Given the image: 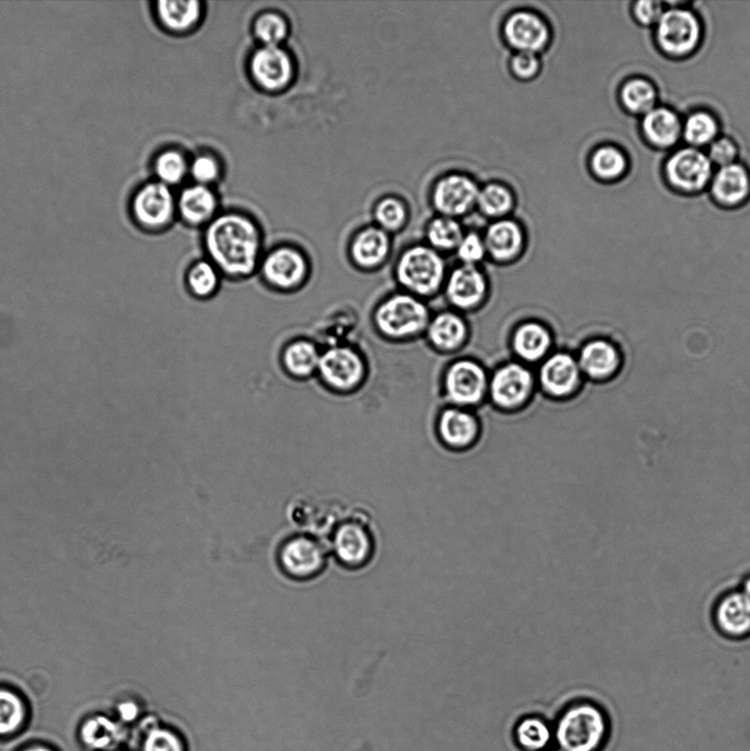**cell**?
I'll return each mask as SVG.
<instances>
[{
    "instance_id": "obj_16",
    "label": "cell",
    "mask_w": 750,
    "mask_h": 751,
    "mask_svg": "<svg viewBox=\"0 0 750 751\" xmlns=\"http://www.w3.org/2000/svg\"><path fill=\"white\" fill-rule=\"evenodd\" d=\"M508 43L520 53L534 54L541 51L549 38L545 23L534 14L520 12L508 19L505 25Z\"/></svg>"
},
{
    "instance_id": "obj_13",
    "label": "cell",
    "mask_w": 750,
    "mask_h": 751,
    "mask_svg": "<svg viewBox=\"0 0 750 751\" xmlns=\"http://www.w3.org/2000/svg\"><path fill=\"white\" fill-rule=\"evenodd\" d=\"M251 71L262 88L277 91L290 83L293 66L287 52L278 46H266L255 54Z\"/></svg>"
},
{
    "instance_id": "obj_23",
    "label": "cell",
    "mask_w": 750,
    "mask_h": 751,
    "mask_svg": "<svg viewBox=\"0 0 750 751\" xmlns=\"http://www.w3.org/2000/svg\"><path fill=\"white\" fill-rule=\"evenodd\" d=\"M443 440L452 448H464L477 437L478 424L475 418L459 410L446 411L439 423Z\"/></svg>"
},
{
    "instance_id": "obj_25",
    "label": "cell",
    "mask_w": 750,
    "mask_h": 751,
    "mask_svg": "<svg viewBox=\"0 0 750 751\" xmlns=\"http://www.w3.org/2000/svg\"><path fill=\"white\" fill-rule=\"evenodd\" d=\"M389 250L390 242L387 234L377 228H369L357 236L351 254L357 265L372 268L383 262Z\"/></svg>"
},
{
    "instance_id": "obj_22",
    "label": "cell",
    "mask_w": 750,
    "mask_h": 751,
    "mask_svg": "<svg viewBox=\"0 0 750 751\" xmlns=\"http://www.w3.org/2000/svg\"><path fill=\"white\" fill-rule=\"evenodd\" d=\"M642 131L649 143L665 149L679 142L683 127L674 112L661 108L653 109L645 115Z\"/></svg>"
},
{
    "instance_id": "obj_18",
    "label": "cell",
    "mask_w": 750,
    "mask_h": 751,
    "mask_svg": "<svg viewBox=\"0 0 750 751\" xmlns=\"http://www.w3.org/2000/svg\"><path fill=\"white\" fill-rule=\"evenodd\" d=\"M580 373L577 360L568 354H557L541 367L540 382L550 395L567 396L579 385Z\"/></svg>"
},
{
    "instance_id": "obj_9",
    "label": "cell",
    "mask_w": 750,
    "mask_h": 751,
    "mask_svg": "<svg viewBox=\"0 0 750 751\" xmlns=\"http://www.w3.org/2000/svg\"><path fill=\"white\" fill-rule=\"evenodd\" d=\"M318 371L329 386L346 391L360 384L366 369L357 351L348 347H333L321 356Z\"/></svg>"
},
{
    "instance_id": "obj_5",
    "label": "cell",
    "mask_w": 750,
    "mask_h": 751,
    "mask_svg": "<svg viewBox=\"0 0 750 751\" xmlns=\"http://www.w3.org/2000/svg\"><path fill=\"white\" fill-rule=\"evenodd\" d=\"M657 42L664 54L684 57L692 54L701 40V26L696 16L682 9L670 10L657 24Z\"/></svg>"
},
{
    "instance_id": "obj_26",
    "label": "cell",
    "mask_w": 750,
    "mask_h": 751,
    "mask_svg": "<svg viewBox=\"0 0 750 751\" xmlns=\"http://www.w3.org/2000/svg\"><path fill=\"white\" fill-rule=\"evenodd\" d=\"M522 232L512 222H499L488 232L486 247L497 260H507L516 256L522 248Z\"/></svg>"
},
{
    "instance_id": "obj_20",
    "label": "cell",
    "mask_w": 750,
    "mask_h": 751,
    "mask_svg": "<svg viewBox=\"0 0 750 751\" xmlns=\"http://www.w3.org/2000/svg\"><path fill=\"white\" fill-rule=\"evenodd\" d=\"M485 291L483 274L467 265L452 272L447 285V295L451 303L463 310L475 306L484 298Z\"/></svg>"
},
{
    "instance_id": "obj_40",
    "label": "cell",
    "mask_w": 750,
    "mask_h": 751,
    "mask_svg": "<svg viewBox=\"0 0 750 751\" xmlns=\"http://www.w3.org/2000/svg\"><path fill=\"white\" fill-rule=\"evenodd\" d=\"M428 237L435 247L446 250L458 247L463 239L459 224L449 218L436 220L429 227Z\"/></svg>"
},
{
    "instance_id": "obj_47",
    "label": "cell",
    "mask_w": 750,
    "mask_h": 751,
    "mask_svg": "<svg viewBox=\"0 0 750 751\" xmlns=\"http://www.w3.org/2000/svg\"><path fill=\"white\" fill-rule=\"evenodd\" d=\"M634 14L641 25H657L663 15L662 5L659 2H638L635 4Z\"/></svg>"
},
{
    "instance_id": "obj_46",
    "label": "cell",
    "mask_w": 750,
    "mask_h": 751,
    "mask_svg": "<svg viewBox=\"0 0 750 751\" xmlns=\"http://www.w3.org/2000/svg\"><path fill=\"white\" fill-rule=\"evenodd\" d=\"M191 171L193 178L203 186L209 184L219 178L220 167L216 160L204 156L194 161Z\"/></svg>"
},
{
    "instance_id": "obj_1",
    "label": "cell",
    "mask_w": 750,
    "mask_h": 751,
    "mask_svg": "<svg viewBox=\"0 0 750 751\" xmlns=\"http://www.w3.org/2000/svg\"><path fill=\"white\" fill-rule=\"evenodd\" d=\"M213 265L233 278L251 276L259 261L260 235L253 222L239 215L217 218L206 233Z\"/></svg>"
},
{
    "instance_id": "obj_10",
    "label": "cell",
    "mask_w": 750,
    "mask_h": 751,
    "mask_svg": "<svg viewBox=\"0 0 750 751\" xmlns=\"http://www.w3.org/2000/svg\"><path fill=\"white\" fill-rule=\"evenodd\" d=\"M325 560L324 547L315 538L309 536L291 538L280 552L283 570L295 579L315 576L324 569Z\"/></svg>"
},
{
    "instance_id": "obj_43",
    "label": "cell",
    "mask_w": 750,
    "mask_h": 751,
    "mask_svg": "<svg viewBox=\"0 0 750 751\" xmlns=\"http://www.w3.org/2000/svg\"><path fill=\"white\" fill-rule=\"evenodd\" d=\"M376 215L380 225L390 231L400 228L406 218L404 205L394 199L381 202Z\"/></svg>"
},
{
    "instance_id": "obj_15",
    "label": "cell",
    "mask_w": 750,
    "mask_h": 751,
    "mask_svg": "<svg viewBox=\"0 0 750 751\" xmlns=\"http://www.w3.org/2000/svg\"><path fill=\"white\" fill-rule=\"evenodd\" d=\"M580 370L595 381L613 379L620 370L623 359L618 348L611 341L596 339L581 350Z\"/></svg>"
},
{
    "instance_id": "obj_17",
    "label": "cell",
    "mask_w": 750,
    "mask_h": 751,
    "mask_svg": "<svg viewBox=\"0 0 750 751\" xmlns=\"http://www.w3.org/2000/svg\"><path fill=\"white\" fill-rule=\"evenodd\" d=\"M478 197V188L470 179L452 176L438 183L434 199L441 213L457 216L469 211Z\"/></svg>"
},
{
    "instance_id": "obj_7",
    "label": "cell",
    "mask_w": 750,
    "mask_h": 751,
    "mask_svg": "<svg viewBox=\"0 0 750 751\" xmlns=\"http://www.w3.org/2000/svg\"><path fill=\"white\" fill-rule=\"evenodd\" d=\"M669 183L683 193H697L709 182L713 166L708 157L694 148L675 153L667 162Z\"/></svg>"
},
{
    "instance_id": "obj_21",
    "label": "cell",
    "mask_w": 750,
    "mask_h": 751,
    "mask_svg": "<svg viewBox=\"0 0 750 751\" xmlns=\"http://www.w3.org/2000/svg\"><path fill=\"white\" fill-rule=\"evenodd\" d=\"M716 621L728 636L740 637L750 632V598L742 592L724 597L716 609Z\"/></svg>"
},
{
    "instance_id": "obj_49",
    "label": "cell",
    "mask_w": 750,
    "mask_h": 751,
    "mask_svg": "<svg viewBox=\"0 0 750 751\" xmlns=\"http://www.w3.org/2000/svg\"><path fill=\"white\" fill-rule=\"evenodd\" d=\"M122 719L126 722L133 721L139 714L138 706L133 702H124L119 706Z\"/></svg>"
},
{
    "instance_id": "obj_12",
    "label": "cell",
    "mask_w": 750,
    "mask_h": 751,
    "mask_svg": "<svg viewBox=\"0 0 750 751\" xmlns=\"http://www.w3.org/2000/svg\"><path fill=\"white\" fill-rule=\"evenodd\" d=\"M262 272L266 280L275 287L291 290L305 280L307 262L300 251L284 247L272 251L266 258Z\"/></svg>"
},
{
    "instance_id": "obj_34",
    "label": "cell",
    "mask_w": 750,
    "mask_h": 751,
    "mask_svg": "<svg viewBox=\"0 0 750 751\" xmlns=\"http://www.w3.org/2000/svg\"><path fill=\"white\" fill-rule=\"evenodd\" d=\"M551 730L540 718L527 717L516 728V739L519 746L527 751L544 750L550 739Z\"/></svg>"
},
{
    "instance_id": "obj_45",
    "label": "cell",
    "mask_w": 750,
    "mask_h": 751,
    "mask_svg": "<svg viewBox=\"0 0 750 751\" xmlns=\"http://www.w3.org/2000/svg\"><path fill=\"white\" fill-rule=\"evenodd\" d=\"M484 251L485 247L482 240L473 234L463 238L458 246V255L467 266H472L480 261L484 256Z\"/></svg>"
},
{
    "instance_id": "obj_39",
    "label": "cell",
    "mask_w": 750,
    "mask_h": 751,
    "mask_svg": "<svg viewBox=\"0 0 750 751\" xmlns=\"http://www.w3.org/2000/svg\"><path fill=\"white\" fill-rule=\"evenodd\" d=\"M158 182L168 187L180 183L187 173V162L177 152L161 154L155 164Z\"/></svg>"
},
{
    "instance_id": "obj_37",
    "label": "cell",
    "mask_w": 750,
    "mask_h": 751,
    "mask_svg": "<svg viewBox=\"0 0 750 751\" xmlns=\"http://www.w3.org/2000/svg\"><path fill=\"white\" fill-rule=\"evenodd\" d=\"M143 751H188L184 738L176 730L154 725L146 731Z\"/></svg>"
},
{
    "instance_id": "obj_8",
    "label": "cell",
    "mask_w": 750,
    "mask_h": 751,
    "mask_svg": "<svg viewBox=\"0 0 750 751\" xmlns=\"http://www.w3.org/2000/svg\"><path fill=\"white\" fill-rule=\"evenodd\" d=\"M333 545L337 559L352 569L367 565L376 553V538L362 520L342 524L335 531Z\"/></svg>"
},
{
    "instance_id": "obj_38",
    "label": "cell",
    "mask_w": 750,
    "mask_h": 751,
    "mask_svg": "<svg viewBox=\"0 0 750 751\" xmlns=\"http://www.w3.org/2000/svg\"><path fill=\"white\" fill-rule=\"evenodd\" d=\"M188 283L191 291L197 296H211L215 293L220 284L217 268L209 261L195 264L188 274Z\"/></svg>"
},
{
    "instance_id": "obj_36",
    "label": "cell",
    "mask_w": 750,
    "mask_h": 751,
    "mask_svg": "<svg viewBox=\"0 0 750 751\" xmlns=\"http://www.w3.org/2000/svg\"><path fill=\"white\" fill-rule=\"evenodd\" d=\"M592 169L601 179L614 180L626 172L627 160L618 149L603 147L593 155Z\"/></svg>"
},
{
    "instance_id": "obj_27",
    "label": "cell",
    "mask_w": 750,
    "mask_h": 751,
    "mask_svg": "<svg viewBox=\"0 0 750 751\" xmlns=\"http://www.w3.org/2000/svg\"><path fill=\"white\" fill-rule=\"evenodd\" d=\"M550 335L539 324L529 323L520 326L514 336V349L524 360L534 362L539 360L550 347Z\"/></svg>"
},
{
    "instance_id": "obj_50",
    "label": "cell",
    "mask_w": 750,
    "mask_h": 751,
    "mask_svg": "<svg viewBox=\"0 0 750 751\" xmlns=\"http://www.w3.org/2000/svg\"><path fill=\"white\" fill-rule=\"evenodd\" d=\"M742 593L750 598V579L745 582Z\"/></svg>"
},
{
    "instance_id": "obj_28",
    "label": "cell",
    "mask_w": 750,
    "mask_h": 751,
    "mask_svg": "<svg viewBox=\"0 0 750 751\" xmlns=\"http://www.w3.org/2000/svg\"><path fill=\"white\" fill-rule=\"evenodd\" d=\"M179 208L188 222L201 224L213 215L216 209V200L208 188L203 186L193 187L183 191Z\"/></svg>"
},
{
    "instance_id": "obj_19",
    "label": "cell",
    "mask_w": 750,
    "mask_h": 751,
    "mask_svg": "<svg viewBox=\"0 0 750 751\" xmlns=\"http://www.w3.org/2000/svg\"><path fill=\"white\" fill-rule=\"evenodd\" d=\"M712 194L726 206L745 202L750 195V176L745 167L732 164L720 168L712 182Z\"/></svg>"
},
{
    "instance_id": "obj_6",
    "label": "cell",
    "mask_w": 750,
    "mask_h": 751,
    "mask_svg": "<svg viewBox=\"0 0 750 751\" xmlns=\"http://www.w3.org/2000/svg\"><path fill=\"white\" fill-rule=\"evenodd\" d=\"M175 198L168 186L150 182L134 194L132 215L136 224L147 231L166 227L175 213Z\"/></svg>"
},
{
    "instance_id": "obj_14",
    "label": "cell",
    "mask_w": 750,
    "mask_h": 751,
    "mask_svg": "<svg viewBox=\"0 0 750 751\" xmlns=\"http://www.w3.org/2000/svg\"><path fill=\"white\" fill-rule=\"evenodd\" d=\"M533 388L530 372L520 365L510 363L496 371L491 382L493 401L503 407L522 404Z\"/></svg>"
},
{
    "instance_id": "obj_4",
    "label": "cell",
    "mask_w": 750,
    "mask_h": 751,
    "mask_svg": "<svg viewBox=\"0 0 750 751\" xmlns=\"http://www.w3.org/2000/svg\"><path fill=\"white\" fill-rule=\"evenodd\" d=\"M444 274L443 259L432 249L424 247L406 251L398 267L400 282L418 294L434 293L440 287Z\"/></svg>"
},
{
    "instance_id": "obj_52",
    "label": "cell",
    "mask_w": 750,
    "mask_h": 751,
    "mask_svg": "<svg viewBox=\"0 0 750 751\" xmlns=\"http://www.w3.org/2000/svg\"><path fill=\"white\" fill-rule=\"evenodd\" d=\"M549 751H562V750L560 749V750H549Z\"/></svg>"
},
{
    "instance_id": "obj_24",
    "label": "cell",
    "mask_w": 750,
    "mask_h": 751,
    "mask_svg": "<svg viewBox=\"0 0 750 751\" xmlns=\"http://www.w3.org/2000/svg\"><path fill=\"white\" fill-rule=\"evenodd\" d=\"M83 742L94 750H109L124 738L123 726L114 719L98 715L88 719L81 728Z\"/></svg>"
},
{
    "instance_id": "obj_42",
    "label": "cell",
    "mask_w": 750,
    "mask_h": 751,
    "mask_svg": "<svg viewBox=\"0 0 750 751\" xmlns=\"http://www.w3.org/2000/svg\"><path fill=\"white\" fill-rule=\"evenodd\" d=\"M255 31L267 46H278L287 37L288 27L280 16L267 14L257 21Z\"/></svg>"
},
{
    "instance_id": "obj_32",
    "label": "cell",
    "mask_w": 750,
    "mask_h": 751,
    "mask_svg": "<svg viewBox=\"0 0 750 751\" xmlns=\"http://www.w3.org/2000/svg\"><path fill=\"white\" fill-rule=\"evenodd\" d=\"M626 109L638 115H646L654 109L657 94L651 83L641 79L628 81L620 93Z\"/></svg>"
},
{
    "instance_id": "obj_11",
    "label": "cell",
    "mask_w": 750,
    "mask_h": 751,
    "mask_svg": "<svg viewBox=\"0 0 750 751\" xmlns=\"http://www.w3.org/2000/svg\"><path fill=\"white\" fill-rule=\"evenodd\" d=\"M449 399L459 405L478 403L486 389L484 370L475 362L462 360L455 363L446 377Z\"/></svg>"
},
{
    "instance_id": "obj_31",
    "label": "cell",
    "mask_w": 750,
    "mask_h": 751,
    "mask_svg": "<svg viewBox=\"0 0 750 751\" xmlns=\"http://www.w3.org/2000/svg\"><path fill=\"white\" fill-rule=\"evenodd\" d=\"M321 356L313 343L298 340L287 348L284 365L295 377L306 378L318 370Z\"/></svg>"
},
{
    "instance_id": "obj_41",
    "label": "cell",
    "mask_w": 750,
    "mask_h": 751,
    "mask_svg": "<svg viewBox=\"0 0 750 751\" xmlns=\"http://www.w3.org/2000/svg\"><path fill=\"white\" fill-rule=\"evenodd\" d=\"M478 202L482 211L490 216H501L507 213L513 199L510 191L499 184H491L479 193Z\"/></svg>"
},
{
    "instance_id": "obj_30",
    "label": "cell",
    "mask_w": 750,
    "mask_h": 751,
    "mask_svg": "<svg viewBox=\"0 0 750 751\" xmlns=\"http://www.w3.org/2000/svg\"><path fill=\"white\" fill-rule=\"evenodd\" d=\"M467 335L463 321L451 313L438 315L428 327V336L435 346L444 350L455 349Z\"/></svg>"
},
{
    "instance_id": "obj_51",
    "label": "cell",
    "mask_w": 750,
    "mask_h": 751,
    "mask_svg": "<svg viewBox=\"0 0 750 751\" xmlns=\"http://www.w3.org/2000/svg\"><path fill=\"white\" fill-rule=\"evenodd\" d=\"M25 751H52V750H49L47 748H43V747H36V748L27 749Z\"/></svg>"
},
{
    "instance_id": "obj_29",
    "label": "cell",
    "mask_w": 750,
    "mask_h": 751,
    "mask_svg": "<svg viewBox=\"0 0 750 751\" xmlns=\"http://www.w3.org/2000/svg\"><path fill=\"white\" fill-rule=\"evenodd\" d=\"M157 13L163 25L172 31H184L193 26L201 15L199 2H183V0H166L157 4Z\"/></svg>"
},
{
    "instance_id": "obj_2",
    "label": "cell",
    "mask_w": 750,
    "mask_h": 751,
    "mask_svg": "<svg viewBox=\"0 0 750 751\" xmlns=\"http://www.w3.org/2000/svg\"><path fill=\"white\" fill-rule=\"evenodd\" d=\"M611 733L606 711L595 703L580 702L560 717L556 738L562 751H601Z\"/></svg>"
},
{
    "instance_id": "obj_48",
    "label": "cell",
    "mask_w": 750,
    "mask_h": 751,
    "mask_svg": "<svg viewBox=\"0 0 750 751\" xmlns=\"http://www.w3.org/2000/svg\"><path fill=\"white\" fill-rule=\"evenodd\" d=\"M514 74L520 79L533 78L539 68V63L534 54L520 53L512 61Z\"/></svg>"
},
{
    "instance_id": "obj_33",
    "label": "cell",
    "mask_w": 750,
    "mask_h": 751,
    "mask_svg": "<svg viewBox=\"0 0 750 751\" xmlns=\"http://www.w3.org/2000/svg\"><path fill=\"white\" fill-rule=\"evenodd\" d=\"M26 716L22 698L13 691L0 687V735L15 732Z\"/></svg>"
},
{
    "instance_id": "obj_3",
    "label": "cell",
    "mask_w": 750,
    "mask_h": 751,
    "mask_svg": "<svg viewBox=\"0 0 750 751\" xmlns=\"http://www.w3.org/2000/svg\"><path fill=\"white\" fill-rule=\"evenodd\" d=\"M428 320L427 307L408 295H395L389 299L376 314L378 327L391 337L416 335L428 325Z\"/></svg>"
},
{
    "instance_id": "obj_35",
    "label": "cell",
    "mask_w": 750,
    "mask_h": 751,
    "mask_svg": "<svg viewBox=\"0 0 750 751\" xmlns=\"http://www.w3.org/2000/svg\"><path fill=\"white\" fill-rule=\"evenodd\" d=\"M682 133L690 145L703 147L715 141L718 125L712 115L699 112L686 120Z\"/></svg>"
},
{
    "instance_id": "obj_44",
    "label": "cell",
    "mask_w": 750,
    "mask_h": 751,
    "mask_svg": "<svg viewBox=\"0 0 750 751\" xmlns=\"http://www.w3.org/2000/svg\"><path fill=\"white\" fill-rule=\"evenodd\" d=\"M736 157L737 148L735 144L727 138L714 141L709 147V161L720 168L732 165Z\"/></svg>"
}]
</instances>
